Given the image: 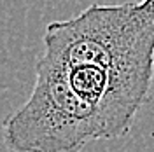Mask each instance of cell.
Segmentation results:
<instances>
[{
    "label": "cell",
    "instance_id": "cell-1",
    "mask_svg": "<svg viewBox=\"0 0 154 152\" xmlns=\"http://www.w3.org/2000/svg\"><path fill=\"white\" fill-rule=\"evenodd\" d=\"M44 46L67 68L93 65L154 75V0L93 4L75 18L49 23Z\"/></svg>",
    "mask_w": 154,
    "mask_h": 152
},
{
    "label": "cell",
    "instance_id": "cell-2",
    "mask_svg": "<svg viewBox=\"0 0 154 152\" xmlns=\"http://www.w3.org/2000/svg\"><path fill=\"white\" fill-rule=\"evenodd\" d=\"M26 103L2 123L4 143L11 152H79L102 131L93 108L68 81L67 67L44 51Z\"/></svg>",
    "mask_w": 154,
    "mask_h": 152
},
{
    "label": "cell",
    "instance_id": "cell-3",
    "mask_svg": "<svg viewBox=\"0 0 154 152\" xmlns=\"http://www.w3.org/2000/svg\"><path fill=\"white\" fill-rule=\"evenodd\" d=\"M67 72L75 95L93 108L102 140L119 138L130 131L137 112L149 100L154 79L93 65L70 67Z\"/></svg>",
    "mask_w": 154,
    "mask_h": 152
}]
</instances>
